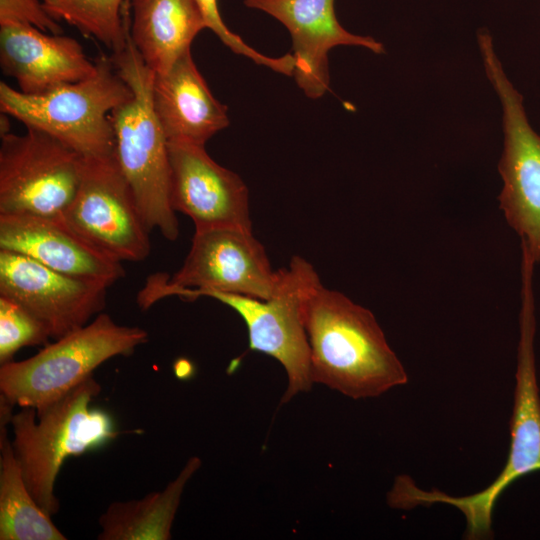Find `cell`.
<instances>
[{
  "label": "cell",
  "mask_w": 540,
  "mask_h": 540,
  "mask_svg": "<svg viewBox=\"0 0 540 540\" xmlns=\"http://www.w3.org/2000/svg\"><path fill=\"white\" fill-rule=\"evenodd\" d=\"M311 378L352 399L405 385L407 372L373 313L322 283L305 308Z\"/></svg>",
  "instance_id": "obj_1"
},
{
  "label": "cell",
  "mask_w": 540,
  "mask_h": 540,
  "mask_svg": "<svg viewBox=\"0 0 540 540\" xmlns=\"http://www.w3.org/2000/svg\"><path fill=\"white\" fill-rule=\"evenodd\" d=\"M110 57L132 91L131 97L110 114L115 159L148 229H157L164 238L174 241L179 235V223L170 203L168 141L152 105L155 73L144 62L129 33L124 47Z\"/></svg>",
  "instance_id": "obj_2"
},
{
  "label": "cell",
  "mask_w": 540,
  "mask_h": 540,
  "mask_svg": "<svg viewBox=\"0 0 540 540\" xmlns=\"http://www.w3.org/2000/svg\"><path fill=\"white\" fill-rule=\"evenodd\" d=\"M514 404L510 421V447L501 473L481 491L466 496H451L437 489L424 490L408 480L400 492L404 508L448 504L466 519L465 538L486 539L493 535L492 515L501 494L516 480L540 471V390L537 381L534 338L536 331L532 283H522L519 317Z\"/></svg>",
  "instance_id": "obj_3"
},
{
  "label": "cell",
  "mask_w": 540,
  "mask_h": 540,
  "mask_svg": "<svg viewBox=\"0 0 540 540\" xmlns=\"http://www.w3.org/2000/svg\"><path fill=\"white\" fill-rule=\"evenodd\" d=\"M100 391L101 385L90 376L40 414L25 407L11 417V443L24 480L50 516L60 508L54 488L65 460L99 448L119 434L108 412L90 406Z\"/></svg>",
  "instance_id": "obj_4"
},
{
  "label": "cell",
  "mask_w": 540,
  "mask_h": 540,
  "mask_svg": "<svg viewBox=\"0 0 540 540\" xmlns=\"http://www.w3.org/2000/svg\"><path fill=\"white\" fill-rule=\"evenodd\" d=\"M96 63L89 78L39 95L22 93L1 81V112L55 137L84 158L114 157L110 114L132 91L111 57L101 56Z\"/></svg>",
  "instance_id": "obj_5"
},
{
  "label": "cell",
  "mask_w": 540,
  "mask_h": 540,
  "mask_svg": "<svg viewBox=\"0 0 540 540\" xmlns=\"http://www.w3.org/2000/svg\"><path fill=\"white\" fill-rule=\"evenodd\" d=\"M149 334L137 326L117 324L110 315L98 314L85 326L34 356L0 367V396L12 405L30 407L40 414L90 376L105 361L129 356L147 343Z\"/></svg>",
  "instance_id": "obj_6"
},
{
  "label": "cell",
  "mask_w": 540,
  "mask_h": 540,
  "mask_svg": "<svg viewBox=\"0 0 540 540\" xmlns=\"http://www.w3.org/2000/svg\"><path fill=\"white\" fill-rule=\"evenodd\" d=\"M276 289L268 299L218 291L198 294L214 298L237 312L246 324L249 350L269 355L280 362L288 377L281 403L311 390L310 347L305 329V308L321 284L314 267L300 256L279 270Z\"/></svg>",
  "instance_id": "obj_7"
},
{
  "label": "cell",
  "mask_w": 540,
  "mask_h": 540,
  "mask_svg": "<svg viewBox=\"0 0 540 540\" xmlns=\"http://www.w3.org/2000/svg\"><path fill=\"white\" fill-rule=\"evenodd\" d=\"M478 44L486 75L502 105L504 148L498 170V197L507 223L521 238L533 262L540 263V136L530 126L522 95L507 78L490 33L481 29Z\"/></svg>",
  "instance_id": "obj_8"
},
{
  "label": "cell",
  "mask_w": 540,
  "mask_h": 540,
  "mask_svg": "<svg viewBox=\"0 0 540 540\" xmlns=\"http://www.w3.org/2000/svg\"><path fill=\"white\" fill-rule=\"evenodd\" d=\"M84 161L75 150L35 128L1 135L0 214L60 218L78 191Z\"/></svg>",
  "instance_id": "obj_9"
},
{
  "label": "cell",
  "mask_w": 540,
  "mask_h": 540,
  "mask_svg": "<svg viewBox=\"0 0 540 540\" xmlns=\"http://www.w3.org/2000/svg\"><path fill=\"white\" fill-rule=\"evenodd\" d=\"M60 219L120 262H140L150 254L151 231L115 156L85 158L78 191Z\"/></svg>",
  "instance_id": "obj_10"
},
{
  "label": "cell",
  "mask_w": 540,
  "mask_h": 540,
  "mask_svg": "<svg viewBox=\"0 0 540 540\" xmlns=\"http://www.w3.org/2000/svg\"><path fill=\"white\" fill-rule=\"evenodd\" d=\"M279 276L252 231L215 228L195 231L183 265L172 277L167 275V283L171 295L189 301L204 291L268 299Z\"/></svg>",
  "instance_id": "obj_11"
},
{
  "label": "cell",
  "mask_w": 540,
  "mask_h": 540,
  "mask_svg": "<svg viewBox=\"0 0 540 540\" xmlns=\"http://www.w3.org/2000/svg\"><path fill=\"white\" fill-rule=\"evenodd\" d=\"M107 287L57 272L14 251L0 249V296L34 316L54 340L77 330L105 307Z\"/></svg>",
  "instance_id": "obj_12"
},
{
  "label": "cell",
  "mask_w": 540,
  "mask_h": 540,
  "mask_svg": "<svg viewBox=\"0 0 540 540\" xmlns=\"http://www.w3.org/2000/svg\"><path fill=\"white\" fill-rule=\"evenodd\" d=\"M168 153L171 206L191 218L195 231H252L248 189L239 175L215 162L205 145L168 142Z\"/></svg>",
  "instance_id": "obj_13"
},
{
  "label": "cell",
  "mask_w": 540,
  "mask_h": 540,
  "mask_svg": "<svg viewBox=\"0 0 540 540\" xmlns=\"http://www.w3.org/2000/svg\"><path fill=\"white\" fill-rule=\"evenodd\" d=\"M246 7L263 11L280 21L292 38L293 77L304 93L321 97L330 83L328 52L338 45L362 46L384 53L382 43L345 30L335 14L334 0H244Z\"/></svg>",
  "instance_id": "obj_14"
},
{
  "label": "cell",
  "mask_w": 540,
  "mask_h": 540,
  "mask_svg": "<svg viewBox=\"0 0 540 540\" xmlns=\"http://www.w3.org/2000/svg\"><path fill=\"white\" fill-rule=\"evenodd\" d=\"M0 249L107 288L125 276L120 261L83 239L60 218L0 214Z\"/></svg>",
  "instance_id": "obj_15"
},
{
  "label": "cell",
  "mask_w": 540,
  "mask_h": 540,
  "mask_svg": "<svg viewBox=\"0 0 540 540\" xmlns=\"http://www.w3.org/2000/svg\"><path fill=\"white\" fill-rule=\"evenodd\" d=\"M0 65L28 95L87 79L97 70L74 38L26 24L0 26Z\"/></svg>",
  "instance_id": "obj_16"
},
{
  "label": "cell",
  "mask_w": 540,
  "mask_h": 540,
  "mask_svg": "<svg viewBox=\"0 0 540 540\" xmlns=\"http://www.w3.org/2000/svg\"><path fill=\"white\" fill-rule=\"evenodd\" d=\"M152 105L168 142L205 145L229 125L227 106L211 93L191 50L163 74H155Z\"/></svg>",
  "instance_id": "obj_17"
},
{
  "label": "cell",
  "mask_w": 540,
  "mask_h": 540,
  "mask_svg": "<svg viewBox=\"0 0 540 540\" xmlns=\"http://www.w3.org/2000/svg\"><path fill=\"white\" fill-rule=\"evenodd\" d=\"M130 38L155 74L167 72L207 28L197 0H128Z\"/></svg>",
  "instance_id": "obj_18"
},
{
  "label": "cell",
  "mask_w": 540,
  "mask_h": 540,
  "mask_svg": "<svg viewBox=\"0 0 540 540\" xmlns=\"http://www.w3.org/2000/svg\"><path fill=\"white\" fill-rule=\"evenodd\" d=\"M12 407L0 397V539L66 540L26 485L7 433Z\"/></svg>",
  "instance_id": "obj_19"
},
{
  "label": "cell",
  "mask_w": 540,
  "mask_h": 540,
  "mask_svg": "<svg viewBox=\"0 0 540 540\" xmlns=\"http://www.w3.org/2000/svg\"><path fill=\"white\" fill-rule=\"evenodd\" d=\"M201 466L197 456L189 458L177 477L161 491L142 499L111 503L100 516L99 540H169L186 484Z\"/></svg>",
  "instance_id": "obj_20"
},
{
  "label": "cell",
  "mask_w": 540,
  "mask_h": 540,
  "mask_svg": "<svg viewBox=\"0 0 540 540\" xmlns=\"http://www.w3.org/2000/svg\"><path fill=\"white\" fill-rule=\"evenodd\" d=\"M47 12L83 35L94 38L112 53L120 51L129 33L128 0H41Z\"/></svg>",
  "instance_id": "obj_21"
},
{
  "label": "cell",
  "mask_w": 540,
  "mask_h": 540,
  "mask_svg": "<svg viewBox=\"0 0 540 540\" xmlns=\"http://www.w3.org/2000/svg\"><path fill=\"white\" fill-rule=\"evenodd\" d=\"M46 326L16 301L0 296V364L13 361L23 347L47 345Z\"/></svg>",
  "instance_id": "obj_22"
},
{
  "label": "cell",
  "mask_w": 540,
  "mask_h": 540,
  "mask_svg": "<svg viewBox=\"0 0 540 540\" xmlns=\"http://www.w3.org/2000/svg\"><path fill=\"white\" fill-rule=\"evenodd\" d=\"M207 28L213 31L216 36L234 53L246 56L255 63L267 66L274 71L291 76L295 67V60L292 54L273 58L261 54L248 46L237 34L232 32L220 15L217 0H197Z\"/></svg>",
  "instance_id": "obj_23"
},
{
  "label": "cell",
  "mask_w": 540,
  "mask_h": 540,
  "mask_svg": "<svg viewBox=\"0 0 540 540\" xmlns=\"http://www.w3.org/2000/svg\"><path fill=\"white\" fill-rule=\"evenodd\" d=\"M7 24L31 25L51 34L62 32L41 0H0V26Z\"/></svg>",
  "instance_id": "obj_24"
},
{
  "label": "cell",
  "mask_w": 540,
  "mask_h": 540,
  "mask_svg": "<svg viewBox=\"0 0 540 540\" xmlns=\"http://www.w3.org/2000/svg\"><path fill=\"white\" fill-rule=\"evenodd\" d=\"M11 132L10 121L7 114L2 113L0 117V136Z\"/></svg>",
  "instance_id": "obj_25"
}]
</instances>
